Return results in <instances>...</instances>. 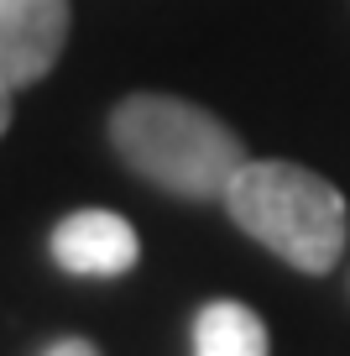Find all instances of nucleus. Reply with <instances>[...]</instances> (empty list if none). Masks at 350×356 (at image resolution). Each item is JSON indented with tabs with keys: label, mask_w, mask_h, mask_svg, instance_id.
I'll return each instance as SVG.
<instances>
[{
	"label": "nucleus",
	"mask_w": 350,
	"mask_h": 356,
	"mask_svg": "<svg viewBox=\"0 0 350 356\" xmlns=\"http://www.w3.org/2000/svg\"><path fill=\"white\" fill-rule=\"evenodd\" d=\"M6 126H11V89L0 84V136H6Z\"/></svg>",
	"instance_id": "7"
},
{
	"label": "nucleus",
	"mask_w": 350,
	"mask_h": 356,
	"mask_svg": "<svg viewBox=\"0 0 350 356\" xmlns=\"http://www.w3.org/2000/svg\"><path fill=\"white\" fill-rule=\"evenodd\" d=\"M68 42V0H0V84L26 89L53 74Z\"/></svg>",
	"instance_id": "3"
},
{
	"label": "nucleus",
	"mask_w": 350,
	"mask_h": 356,
	"mask_svg": "<svg viewBox=\"0 0 350 356\" xmlns=\"http://www.w3.org/2000/svg\"><path fill=\"white\" fill-rule=\"evenodd\" d=\"M219 204L230 210V220L241 225L251 241H262L267 252H277L298 273L319 278L345 252V236H350L345 194L329 178H319L314 168L283 163V157L246 163L241 173L230 178Z\"/></svg>",
	"instance_id": "2"
},
{
	"label": "nucleus",
	"mask_w": 350,
	"mask_h": 356,
	"mask_svg": "<svg viewBox=\"0 0 350 356\" xmlns=\"http://www.w3.org/2000/svg\"><path fill=\"white\" fill-rule=\"evenodd\" d=\"M267 325L241 299H209L194 314V356H267Z\"/></svg>",
	"instance_id": "5"
},
{
	"label": "nucleus",
	"mask_w": 350,
	"mask_h": 356,
	"mask_svg": "<svg viewBox=\"0 0 350 356\" xmlns=\"http://www.w3.org/2000/svg\"><path fill=\"white\" fill-rule=\"evenodd\" d=\"M110 147L126 157L131 173L178 194V200H225L230 178L246 157L241 136L219 115L199 111L173 95H131L110 115Z\"/></svg>",
	"instance_id": "1"
},
{
	"label": "nucleus",
	"mask_w": 350,
	"mask_h": 356,
	"mask_svg": "<svg viewBox=\"0 0 350 356\" xmlns=\"http://www.w3.org/2000/svg\"><path fill=\"white\" fill-rule=\"evenodd\" d=\"M136 257L142 241L115 210H74L53 231V262L74 278H121L136 267Z\"/></svg>",
	"instance_id": "4"
},
{
	"label": "nucleus",
	"mask_w": 350,
	"mask_h": 356,
	"mask_svg": "<svg viewBox=\"0 0 350 356\" xmlns=\"http://www.w3.org/2000/svg\"><path fill=\"white\" fill-rule=\"evenodd\" d=\"M42 356H99V351L84 341V335H63V341H53Z\"/></svg>",
	"instance_id": "6"
}]
</instances>
